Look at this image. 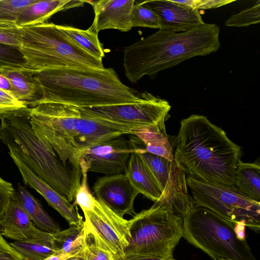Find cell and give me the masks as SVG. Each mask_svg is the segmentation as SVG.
Instances as JSON below:
<instances>
[{
    "mask_svg": "<svg viewBox=\"0 0 260 260\" xmlns=\"http://www.w3.org/2000/svg\"><path fill=\"white\" fill-rule=\"evenodd\" d=\"M24 107L27 106L18 101L11 93L0 89V114Z\"/></svg>",
    "mask_w": 260,
    "mask_h": 260,
    "instance_id": "obj_36",
    "label": "cell"
},
{
    "mask_svg": "<svg viewBox=\"0 0 260 260\" xmlns=\"http://www.w3.org/2000/svg\"><path fill=\"white\" fill-rule=\"evenodd\" d=\"M132 27H145L160 29L161 20L158 14L144 1H136L131 12Z\"/></svg>",
    "mask_w": 260,
    "mask_h": 260,
    "instance_id": "obj_29",
    "label": "cell"
},
{
    "mask_svg": "<svg viewBox=\"0 0 260 260\" xmlns=\"http://www.w3.org/2000/svg\"><path fill=\"white\" fill-rule=\"evenodd\" d=\"M144 3L159 16L160 29L181 32L205 23L198 9L179 5L172 0H150Z\"/></svg>",
    "mask_w": 260,
    "mask_h": 260,
    "instance_id": "obj_16",
    "label": "cell"
},
{
    "mask_svg": "<svg viewBox=\"0 0 260 260\" xmlns=\"http://www.w3.org/2000/svg\"><path fill=\"white\" fill-rule=\"evenodd\" d=\"M234 1L233 0H199L196 8L199 10L215 9L231 4Z\"/></svg>",
    "mask_w": 260,
    "mask_h": 260,
    "instance_id": "obj_39",
    "label": "cell"
},
{
    "mask_svg": "<svg viewBox=\"0 0 260 260\" xmlns=\"http://www.w3.org/2000/svg\"><path fill=\"white\" fill-rule=\"evenodd\" d=\"M21 28L20 49L29 68L57 67L103 69V62L79 47L52 23Z\"/></svg>",
    "mask_w": 260,
    "mask_h": 260,
    "instance_id": "obj_6",
    "label": "cell"
},
{
    "mask_svg": "<svg viewBox=\"0 0 260 260\" xmlns=\"http://www.w3.org/2000/svg\"><path fill=\"white\" fill-rule=\"evenodd\" d=\"M219 33V27L214 23L181 32L159 29L124 48L125 75L136 83L145 75L154 78L160 71L186 59L215 52L220 47Z\"/></svg>",
    "mask_w": 260,
    "mask_h": 260,
    "instance_id": "obj_4",
    "label": "cell"
},
{
    "mask_svg": "<svg viewBox=\"0 0 260 260\" xmlns=\"http://www.w3.org/2000/svg\"><path fill=\"white\" fill-rule=\"evenodd\" d=\"M0 234H1V226H0Z\"/></svg>",
    "mask_w": 260,
    "mask_h": 260,
    "instance_id": "obj_46",
    "label": "cell"
},
{
    "mask_svg": "<svg viewBox=\"0 0 260 260\" xmlns=\"http://www.w3.org/2000/svg\"><path fill=\"white\" fill-rule=\"evenodd\" d=\"M36 0H0V21L16 22L22 11Z\"/></svg>",
    "mask_w": 260,
    "mask_h": 260,
    "instance_id": "obj_34",
    "label": "cell"
},
{
    "mask_svg": "<svg viewBox=\"0 0 260 260\" xmlns=\"http://www.w3.org/2000/svg\"><path fill=\"white\" fill-rule=\"evenodd\" d=\"M132 133L142 141L148 152L174 160L173 151L165 122L133 128Z\"/></svg>",
    "mask_w": 260,
    "mask_h": 260,
    "instance_id": "obj_22",
    "label": "cell"
},
{
    "mask_svg": "<svg viewBox=\"0 0 260 260\" xmlns=\"http://www.w3.org/2000/svg\"><path fill=\"white\" fill-rule=\"evenodd\" d=\"M0 89L11 93V86L9 80L1 74H0Z\"/></svg>",
    "mask_w": 260,
    "mask_h": 260,
    "instance_id": "obj_41",
    "label": "cell"
},
{
    "mask_svg": "<svg viewBox=\"0 0 260 260\" xmlns=\"http://www.w3.org/2000/svg\"><path fill=\"white\" fill-rule=\"evenodd\" d=\"M0 260H22L19 255L0 234Z\"/></svg>",
    "mask_w": 260,
    "mask_h": 260,
    "instance_id": "obj_38",
    "label": "cell"
},
{
    "mask_svg": "<svg viewBox=\"0 0 260 260\" xmlns=\"http://www.w3.org/2000/svg\"><path fill=\"white\" fill-rule=\"evenodd\" d=\"M124 260H165L151 257L134 256L126 258ZM171 260H175L174 259Z\"/></svg>",
    "mask_w": 260,
    "mask_h": 260,
    "instance_id": "obj_43",
    "label": "cell"
},
{
    "mask_svg": "<svg viewBox=\"0 0 260 260\" xmlns=\"http://www.w3.org/2000/svg\"><path fill=\"white\" fill-rule=\"evenodd\" d=\"M92 189L96 199L118 216L136 213L134 204L139 192L125 174L106 175L98 178Z\"/></svg>",
    "mask_w": 260,
    "mask_h": 260,
    "instance_id": "obj_13",
    "label": "cell"
},
{
    "mask_svg": "<svg viewBox=\"0 0 260 260\" xmlns=\"http://www.w3.org/2000/svg\"><path fill=\"white\" fill-rule=\"evenodd\" d=\"M135 151V141L119 136L87 149L81 155L80 164L87 172L106 175L125 174L130 156Z\"/></svg>",
    "mask_w": 260,
    "mask_h": 260,
    "instance_id": "obj_12",
    "label": "cell"
},
{
    "mask_svg": "<svg viewBox=\"0 0 260 260\" xmlns=\"http://www.w3.org/2000/svg\"><path fill=\"white\" fill-rule=\"evenodd\" d=\"M83 212L86 231L110 251L115 260H124V251L130 239L128 220L116 215L96 199L92 210Z\"/></svg>",
    "mask_w": 260,
    "mask_h": 260,
    "instance_id": "obj_11",
    "label": "cell"
},
{
    "mask_svg": "<svg viewBox=\"0 0 260 260\" xmlns=\"http://www.w3.org/2000/svg\"><path fill=\"white\" fill-rule=\"evenodd\" d=\"M81 108L89 117L136 127L165 122L171 106L166 100L144 91L142 98L134 103Z\"/></svg>",
    "mask_w": 260,
    "mask_h": 260,
    "instance_id": "obj_10",
    "label": "cell"
},
{
    "mask_svg": "<svg viewBox=\"0 0 260 260\" xmlns=\"http://www.w3.org/2000/svg\"><path fill=\"white\" fill-rule=\"evenodd\" d=\"M0 74L8 79L11 93L19 102L31 108L35 107L42 98L40 89L29 68H6Z\"/></svg>",
    "mask_w": 260,
    "mask_h": 260,
    "instance_id": "obj_20",
    "label": "cell"
},
{
    "mask_svg": "<svg viewBox=\"0 0 260 260\" xmlns=\"http://www.w3.org/2000/svg\"><path fill=\"white\" fill-rule=\"evenodd\" d=\"M135 141L136 152L144 162L162 191L169 179L173 161L148 152L144 144L139 139Z\"/></svg>",
    "mask_w": 260,
    "mask_h": 260,
    "instance_id": "obj_28",
    "label": "cell"
},
{
    "mask_svg": "<svg viewBox=\"0 0 260 260\" xmlns=\"http://www.w3.org/2000/svg\"><path fill=\"white\" fill-rule=\"evenodd\" d=\"M245 224L243 222H237L234 227L237 238L241 241L245 240Z\"/></svg>",
    "mask_w": 260,
    "mask_h": 260,
    "instance_id": "obj_40",
    "label": "cell"
},
{
    "mask_svg": "<svg viewBox=\"0 0 260 260\" xmlns=\"http://www.w3.org/2000/svg\"><path fill=\"white\" fill-rule=\"evenodd\" d=\"M125 174L139 193L154 202L159 199L161 191L136 148L130 156Z\"/></svg>",
    "mask_w": 260,
    "mask_h": 260,
    "instance_id": "obj_21",
    "label": "cell"
},
{
    "mask_svg": "<svg viewBox=\"0 0 260 260\" xmlns=\"http://www.w3.org/2000/svg\"><path fill=\"white\" fill-rule=\"evenodd\" d=\"M174 3L181 6L197 9L199 0L172 1Z\"/></svg>",
    "mask_w": 260,
    "mask_h": 260,
    "instance_id": "obj_42",
    "label": "cell"
},
{
    "mask_svg": "<svg viewBox=\"0 0 260 260\" xmlns=\"http://www.w3.org/2000/svg\"><path fill=\"white\" fill-rule=\"evenodd\" d=\"M28 68L19 47L0 44V72L6 68Z\"/></svg>",
    "mask_w": 260,
    "mask_h": 260,
    "instance_id": "obj_30",
    "label": "cell"
},
{
    "mask_svg": "<svg viewBox=\"0 0 260 260\" xmlns=\"http://www.w3.org/2000/svg\"><path fill=\"white\" fill-rule=\"evenodd\" d=\"M0 226L2 236L15 241H26L52 237V234L35 226L21 206L18 192L15 190L11 197L6 210L0 217Z\"/></svg>",
    "mask_w": 260,
    "mask_h": 260,
    "instance_id": "obj_14",
    "label": "cell"
},
{
    "mask_svg": "<svg viewBox=\"0 0 260 260\" xmlns=\"http://www.w3.org/2000/svg\"><path fill=\"white\" fill-rule=\"evenodd\" d=\"M30 108L24 107L0 114L1 140L38 177L73 202L80 186L82 172L65 165L38 138L30 122Z\"/></svg>",
    "mask_w": 260,
    "mask_h": 260,
    "instance_id": "obj_5",
    "label": "cell"
},
{
    "mask_svg": "<svg viewBox=\"0 0 260 260\" xmlns=\"http://www.w3.org/2000/svg\"><path fill=\"white\" fill-rule=\"evenodd\" d=\"M217 260H232V259H225V258H218Z\"/></svg>",
    "mask_w": 260,
    "mask_h": 260,
    "instance_id": "obj_45",
    "label": "cell"
},
{
    "mask_svg": "<svg viewBox=\"0 0 260 260\" xmlns=\"http://www.w3.org/2000/svg\"><path fill=\"white\" fill-rule=\"evenodd\" d=\"M31 70L42 95L38 104L56 102L84 108L134 103L143 96L123 84L112 68Z\"/></svg>",
    "mask_w": 260,
    "mask_h": 260,
    "instance_id": "obj_3",
    "label": "cell"
},
{
    "mask_svg": "<svg viewBox=\"0 0 260 260\" xmlns=\"http://www.w3.org/2000/svg\"><path fill=\"white\" fill-rule=\"evenodd\" d=\"M58 27L79 47L102 61L105 52L98 38V33L91 26L86 30L68 25H58Z\"/></svg>",
    "mask_w": 260,
    "mask_h": 260,
    "instance_id": "obj_27",
    "label": "cell"
},
{
    "mask_svg": "<svg viewBox=\"0 0 260 260\" xmlns=\"http://www.w3.org/2000/svg\"><path fill=\"white\" fill-rule=\"evenodd\" d=\"M55 246L59 252L74 256L83 251L85 244L86 229L84 221L52 234Z\"/></svg>",
    "mask_w": 260,
    "mask_h": 260,
    "instance_id": "obj_25",
    "label": "cell"
},
{
    "mask_svg": "<svg viewBox=\"0 0 260 260\" xmlns=\"http://www.w3.org/2000/svg\"><path fill=\"white\" fill-rule=\"evenodd\" d=\"M155 203L183 218L195 205L188 193L185 173L174 161L161 196Z\"/></svg>",
    "mask_w": 260,
    "mask_h": 260,
    "instance_id": "obj_18",
    "label": "cell"
},
{
    "mask_svg": "<svg viewBox=\"0 0 260 260\" xmlns=\"http://www.w3.org/2000/svg\"><path fill=\"white\" fill-rule=\"evenodd\" d=\"M195 205L205 207L234 223L243 222L256 232L260 230V202L235 186L218 185L191 176L186 178Z\"/></svg>",
    "mask_w": 260,
    "mask_h": 260,
    "instance_id": "obj_9",
    "label": "cell"
},
{
    "mask_svg": "<svg viewBox=\"0 0 260 260\" xmlns=\"http://www.w3.org/2000/svg\"><path fill=\"white\" fill-rule=\"evenodd\" d=\"M135 2V0L86 1L94 10L91 28L96 33L108 29L128 31L133 27L131 15Z\"/></svg>",
    "mask_w": 260,
    "mask_h": 260,
    "instance_id": "obj_17",
    "label": "cell"
},
{
    "mask_svg": "<svg viewBox=\"0 0 260 260\" xmlns=\"http://www.w3.org/2000/svg\"><path fill=\"white\" fill-rule=\"evenodd\" d=\"M236 224L207 208L194 205L183 218V237L214 260H256L246 240L237 238Z\"/></svg>",
    "mask_w": 260,
    "mask_h": 260,
    "instance_id": "obj_8",
    "label": "cell"
},
{
    "mask_svg": "<svg viewBox=\"0 0 260 260\" xmlns=\"http://www.w3.org/2000/svg\"><path fill=\"white\" fill-rule=\"evenodd\" d=\"M130 234L125 258L146 256L173 259V252L183 237V218L154 202L128 220Z\"/></svg>",
    "mask_w": 260,
    "mask_h": 260,
    "instance_id": "obj_7",
    "label": "cell"
},
{
    "mask_svg": "<svg viewBox=\"0 0 260 260\" xmlns=\"http://www.w3.org/2000/svg\"><path fill=\"white\" fill-rule=\"evenodd\" d=\"M0 139H1V137H0Z\"/></svg>",
    "mask_w": 260,
    "mask_h": 260,
    "instance_id": "obj_47",
    "label": "cell"
},
{
    "mask_svg": "<svg viewBox=\"0 0 260 260\" xmlns=\"http://www.w3.org/2000/svg\"><path fill=\"white\" fill-rule=\"evenodd\" d=\"M82 180L75 196L73 205L80 206L83 211H91L94 207L95 197L89 190L87 185V171L82 164H80Z\"/></svg>",
    "mask_w": 260,
    "mask_h": 260,
    "instance_id": "obj_33",
    "label": "cell"
},
{
    "mask_svg": "<svg viewBox=\"0 0 260 260\" xmlns=\"http://www.w3.org/2000/svg\"><path fill=\"white\" fill-rule=\"evenodd\" d=\"M14 191L12 184L0 176V217L6 210Z\"/></svg>",
    "mask_w": 260,
    "mask_h": 260,
    "instance_id": "obj_37",
    "label": "cell"
},
{
    "mask_svg": "<svg viewBox=\"0 0 260 260\" xmlns=\"http://www.w3.org/2000/svg\"><path fill=\"white\" fill-rule=\"evenodd\" d=\"M65 260H86L84 251H82L74 256L69 257Z\"/></svg>",
    "mask_w": 260,
    "mask_h": 260,
    "instance_id": "obj_44",
    "label": "cell"
},
{
    "mask_svg": "<svg viewBox=\"0 0 260 260\" xmlns=\"http://www.w3.org/2000/svg\"><path fill=\"white\" fill-rule=\"evenodd\" d=\"M235 186L249 197L260 202V166L258 162L239 160L235 171Z\"/></svg>",
    "mask_w": 260,
    "mask_h": 260,
    "instance_id": "obj_24",
    "label": "cell"
},
{
    "mask_svg": "<svg viewBox=\"0 0 260 260\" xmlns=\"http://www.w3.org/2000/svg\"><path fill=\"white\" fill-rule=\"evenodd\" d=\"M21 28L16 22L0 21V44L20 47Z\"/></svg>",
    "mask_w": 260,
    "mask_h": 260,
    "instance_id": "obj_35",
    "label": "cell"
},
{
    "mask_svg": "<svg viewBox=\"0 0 260 260\" xmlns=\"http://www.w3.org/2000/svg\"><path fill=\"white\" fill-rule=\"evenodd\" d=\"M30 122L46 148L53 150L65 165L80 171L85 151L111 138L132 135L134 128L89 117L81 108L51 102L30 108Z\"/></svg>",
    "mask_w": 260,
    "mask_h": 260,
    "instance_id": "obj_1",
    "label": "cell"
},
{
    "mask_svg": "<svg viewBox=\"0 0 260 260\" xmlns=\"http://www.w3.org/2000/svg\"><path fill=\"white\" fill-rule=\"evenodd\" d=\"M10 245L22 260H44L59 252L53 237L26 241H15Z\"/></svg>",
    "mask_w": 260,
    "mask_h": 260,
    "instance_id": "obj_26",
    "label": "cell"
},
{
    "mask_svg": "<svg viewBox=\"0 0 260 260\" xmlns=\"http://www.w3.org/2000/svg\"><path fill=\"white\" fill-rule=\"evenodd\" d=\"M83 251L86 260H115L110 251L86 231Z\"/></svg>",
    "mask_w": 260,
    "mask_h": 260,
    "instance_id": "obj_32",
    "label": "cell"
},
{
    "mask_svg": "<svg viewBox=\"0 0 260 260\" xmlns=\"http://www.w3.org/2000/svg\"><path fill=\"white\" fill-rule=\"evenodd\" d=\"M17 187L21 206L34 224L40 230L51 234L61 231L58 224L46 212L40 202L25 186L18 183Z\"/></svg>",
    "mask_w": 260,
    "mask_h": 260,
    "instance_id": "obj_23",
    "label": "cell"
},
{
    "mask_svg": "<svg viewBox=\"0 0 260 260\" xmlns=\"http://www.w3.org/2000/svg\"><path fill=\"white\" fill-rule=\"evenodd\" d=\"M260 21V1L251 7L231 16L225 21L227 26L243 27L257 24Z\"/></svg>",
    "mask_w": 260,
    "mask_h": 260,
    "instance_id": "obj_31",
    "label": "cell"
},
{
    "mask_svg": "<svg viewBox=\"0 0 260 260\" xmlns=\"http://www.w3.org/2000/svg\"><path fill=\"white\" fill-rule=\"evenodd\" d=\"M85 3L81 0H36L22 11L15 22L20 28L42 24L53 14L83 6Z\"/></svg>",
    "mask_w": 260,
    "mask_h": 260,
    "instance_id": "obj_19",
    "label": "cell"
},
{
    "mask_svg": "<svg viewBox=\"0 0 260 260\" xmlns=\"http://www.w3.org/2000/svg\"><path fill=\"white\" fill-rule=\"evenodd\" d=\"M8 149L9 154L17 167L26 185L42 195L48 204L67 221L69 225L77 224L83 220L76 206L30 170L15 151L11 149Z\"/></svg>",
    "mask_w": 260,
    "mask_h": 260,
    "instance_id": "obj_15",
    "label": "cell"
},
{
    "mask_svg": "<svg viewBox=\"0 0 260 260\" xmlns=\"http://www.w3.org/2000/svg\"><path fill=\"white\" fill-rule=\"evenodd\" d=\"M174 161L185 174L209 183L235 186L241 147L203 115L191 114L180 121Z\"/></svg>",
    "mask_w": 260,
    "mask_h": 260,
    "instance_id": "obj_2",
    "label": "cell"
}]
</instances>
